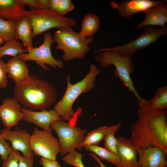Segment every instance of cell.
I'll return each instance as SVG.
<instances>
[{
  "label": "cell",
  "instance_id": "6da1fadb",
  "mask_svg": "<svg viewBox=\"0 0 167 167\" xmlns=\"http://www.w3.org/2000/svg\"><path fill=\"white\" fill-rule=\"evenodd\" d=\"M138 118L131 127L130 139L137 148L157 146L167 154V111L139 107Z\"/></svg>",
  "mask_w": 167,
  "mask_h": 167
},
{
  "label": "cell",
  "instance_id": "7a4b0ae2",
  "mask_svg": "<svg viewBox=\"0 0 167 167\" xmlns=\"http://www.w3.org/2000/svg\"><path fill=\"white\" fill-rule=\"evenodd\" d=\"M13 92L14 97L24 108L32 111L47 109L54 105L57 97L53 85L34 75L15 84Z\"/></svg>",
  "mask_w": 167,
  "mask_h": 167
},
{
  "label": "cell",
  "instance_id": "3957f363",
  "mask_svg": "<svg viewBox=\"0 0 167 167\" xmlns=\"http://www.w3.org/2000/svg\"><path fill=\"white\" fill-rule=\"evenodd\" d=\"M100 70L94 64H92L89 72L81 80L72 84L70 76L66 77L67 86L65 92L61 99L54 105L53 109L63 120H76V116L74 111L73 105L80 95L92 89L94 87Z\"/></svg>",
  "mask_w": 167,
  "mask_h": 167
},
{
  "label": "cell",
  "instance_id": "277c9868",
  "mask_svg": "<svg viewBox=\"0 0 167 167\" xmlns=\"http://www.w3.org/2000/svg\"><path fill=\"white\" fill-rule=\"evenodd\" d=\"M94 59L103 68L114 66L115 68V76L122 82L130 92L134 95L138 106L143 104L144 99L135 89L131 76V74L135 71L132 56L122 55L113 51H106L95 54Z\"/></svg>",
  "mask_w": 167,
  "mask_h": 167
},
{
  "label": "cell",
  "instance_id": "5b68a950",
  "mask_svg": "<svg viewBox=\"0 0 167 167\" xmlns=\"http://www.w3.org/2000/svg\"><path fill=\"white\" fill-rule=\"evenodd\" d=\"M53 37L57 43L55 49L63 51L62 58L66 62L84 58L90 49L89 45L94 40L92 37H82L69 27L58 29Z\"/></svg>",
  "mask_w": 167,
  "mask_h": 167
},
{
  "label": "cell",
  "instance_id": "8992f818",
  "mask_svg": "<svg viewBox=\"0 0 167 167\" xmlns=\"http://www.w3.org/2000/svg\"><path fill=\"white\" fill-rule=\"evenodd\" d=\"M30 11L28 18L33 37L52 28L72 27L77 24L74 18L60 15L48 10L31 9Z\"/></svg>",
  "mask_w": 167,
  "mask_h": 167
},
{
  "label": "cell",
  "instance_id": "52a82bcc",
  "mask_svg": "<svg viewBox=\"0 0 167 167\" xmlns=\"http://www.w3.org/2000/svg\"><path fill=\"white\" fill-rule=\"evenodd\" d=\"M167 35L166 26L160 29L155 27L148 26L144 27L142 33L137 38L123 45L113 47L96 49L94 54L106 51H113L120 55L131 56L138 50L144 48L156 41L160 37Z\"/></svg>",
  "mask_w": 167,
  "mask_h": 167
},
{
  "label": "cell",
  "instance_id": "ba28073f",
  "mask_svg": "<svg viewBox=\"0 0 167 167\" xmlns=\"http://www.w3.org/2000/svg\"><path fill=\"white\" fill-rule=\"evenodd\" d=\"M51 128L57 135L62 156L77 149L87 133L86 130L79 128L74 123H67L63 120L54 122Z\"/></svg>",
  "mask_w": 167,
  "mask_h": 167
},
{
  "label": "cell",
  "instance_id": "9c48e42d",
  "mask_svg": "<svg viewBox=\"0 0 167 167\" xmlns=\"http://www.w3.org/2000/svg\"><path fill=\"white\" fill-rule=\"evenodd\" d=\"M43 41L38 47H33L26 52L19 54L18 56L26 62L28 61H35L44 70L49 71L48 65L54 68L63 69L64 65L60 59H56L52 55L51 51L52 44L54 43L51 33L49 32L45 33Z\"/></svg>",
  "mask_w": 167,
  "mask_h": 167
},
{
  "label": "cell",
  "instance_id": "30bf717a",
  "mask_svg": "<svg viewBox=\"0 0 167 167\" xmlns=\"http://www.w3.org/2000/svg\"><path fill=\"white\" fill-rule=\"evenodd\" d=\"M30 148L34 154L53 160L61 151L58 139L52 134L35 128L30 140Z\"/></svg>",
  "mask_w": 167,
  "mask_h": 167
},
{
  "label": "cell",
  "instance_id": "8fae6325",
  "mask_svg": "<svg viewBox=\"0 0 167 167\" xmlns=\"http://www.w3.org/2000/svg\"><path fill=\"white\" fill-rule=\"evenodd\" d=\"M166 0H126L117 2L113 0L110 4L113 9L117 11L121 17L130 19L137 13H144L150 8L166 4Z\"/></svg>",
  "mask_w": 167,
  "mask_h": 167
},
{
  "label": "cell",
  "instance_id": "7c38bea8",
  "mask_svg": "<svg viewBox=\"0 0 167 167\" xmlns=\"http://www.w3.org/2000/svg\"><path fill=\"white\" fill-rule=\"evenodd\" d=\"M0 135L10 142L14 150L20 151L24 157L34 159V154L30 145L31 135L27 131L18 127L13 131L5 128L2 130Z\"/></svg>",
  "mask_w": 167,
  "mask_h": 167
},
{
  "label": "cell",
  "instance_id": "4fadbf2b",
  "mask_svg": "<svg viewBox=\"0 0 167 167\" xmlns=\"http://www.w3.org/2000/svg\"><path fill=\"white\" fill-rule=\"evenodd\" d=\"M23 118L25 122L35 124L43 130L52 133L51 124L55 121L63 120L54 109L39 111L31 110L21 108Z\"/></svg>",
  "mask_w": 167,
  "mask_h": 167
},
{
  "label": "cell",
  "instance_id": "5bb4252c",
  "mask_svg": "<svg viewBox=\"0 0 167 167\" xmlns=\"http://www.w3.org/2000/svg\"><path fill=\"white\" fill-rule=\"evenodd\" d=\"M139 167H167V154L161 148H137Z\"/></svg>",
  "mask_w": 167,
  "mask_h": 167
},
{
  "label": "cell",
  "instance_id": "9a60e30c",
  "mask_svg": "<svg viewBox=\"0 0 167 167\" xmlns=\"http://www.w3.org/2000/svg\"><path fill=\"white\" fill-rule=\"evenodd\" d=\"M20 104L14 97L4 99L0 105V119L6 128L17 126L23 120Z\"/></svg>",
  "mask_w": 167,
  "mask_h": 167
},
{
  "label": "cell",
  "instance_id": "2e32d148",
  "mask_svg": "<svg viewBox=\"0 0 167 167\" xmlns=\"http://www.w3.org/2000/svg\"><path fill=\"white\" fill-rule=\"evenodd\" d=\"M117 139V151L121 162L120 167H139L137 148L130 139L118 136Z\"/></svg>",
  "mask_w": 167,
  "mask_h": 167
},
{
  "label": "cell",
  "instance_id": "e0dca14e",
  "mask_svg": "<svg viewBox=\"0 0 167 167\" xmlns=\"http://www.w3.org/2000/svg\"><path fill=\"white\" fill-rule=\"evenodd\" d=\"M25 6L20 0H0V18L16 22L28 17L30 11L25 10Z\"/></svg>",
  "mask_w": 167,
  "mask_h": 167
},
{
  "label": "cell",
  "instance_id": "ac0fdd59",
  "mask_svg": "<svg viewBox=\"0 0 167 167\" xmlns=\"http://www.w3.org/2000/svg\"><path fill=\"white\" fill-rule=\"evenodd\" d=\"M144 13V19L135 28L139 29L148 26H160L163 27L167 23V6L166 4L150 8Z\"/></svg>",
  "mask_w": 167,
  "mask_h": 167
},
{
  "label": "cell",
  "instance_id": "d6986e66",
  "mask_svg": "<svg viewBox=\"0 0 167 167\" xmlns=\"http://www.w3.org/2000/svg\"><path fill=\"white\" fill-rule=\"evenodd\" d=\"M8 77L19 84L29 76L28 67L23 60L18 56L13 57L6 63Z\"/></svg>",
  "mask_w": 167,
  "mask_h": 167
},
{
  "label": "cell",
  "instance_id": "ffe728a7",
  "mask_svg": "<svg viewBox=\"0 0 167 167\" xmlns=\"http://www.w3.org/2000/svg\"><path fill=\"white\" fill-rule=\"evenodd\" d=\"M33 37L32 27L28 17L23 18L16 22L15 39L21 41L26 50H30L34 47L32 42Z\"/></svg>",
  "mask_w": 167,
  "mask_h": 167
},
{
  "label": "cell",
  "instance_id": "44dd1931",
  "mask_svg": "<svg viewBox=\"0 0 167 167\" xmlns=\"http://www.w3.org/2000/svg\"><path fill=\"white\" fill-rule=\"evenodd\" d=\"M143 105L157 110H163L167 109V86H163L159 87L154 97L149 100H145L142 105L139 107Z\"/></svg>",
  "mask_w": 167,
  "mask_h": 167
},
{
  "label": "cell",
  "instance_id": "7402d4cb",
  "mask_svg": "<svg viewBox=\"0 0 167 167\" xmlns=\"http://www.w3.org/2000/svg\"><path fill=\"white\" fill-rule=\"evenodd\" d=\"M100 21L97 16L92 13L85 15L82 21L81 30L79 32L84 38L92 37L99 29Z\"/></svg>",
  "mask_w": 167,
  "mask_h": 167
},
{
  "label": "cell",
  "instance_id": "603a6c76",
  "mask_svg": "<svg viewBox=\"0 0 167 167\" xmlns=\"http://www.w3.org/2000/svg\"><path fill=\"white\" fill-rule=\"evenodd\" d=\"M87 150L94 153L100 160L110 162L117 167H120L121 162L119 156L98 145H86L84 147Z\"/></svg>",
  "mask_w": 167,
  "mask_h": 167
},
{
  "label": "cell",
  "instance_id": "cb8c5ba5",
  "mask_svg": "<svg viewBox=\"0 0 167 167\" xmlns=\"http://www.w3.org/2000/svg\"><path fill=\"white\" fill-rule=\"evenodd\" d=\"M108 126H102L95 129L88 133L84 137L77 149L80 150L86 145H98L103 140Z\"/></svg>",
  "mask_w": 167,
  "mask_h": 167
},
{
  "label": "cell",
  "instance_id": "d4e9b609",
  "mask_svg": "<svg viewBox=\"0 0 167 167\" xmlns=\"http://www.w3.org/2000/svg\"><path fill=\"white\" fill-rule=\"evenodd\" d=\"M121 125V123L119 122L115 125L108 126L103 139L104 148L118 156L117 139L115 137V134L118 131Z\"/></svg>",
  "mask_w": 167,
  "mask_h": 167
},
{
  "label": "cell",
  "instance_id": "484cf974",
  "mask_svg": "<svg viewBox=\"0 0 167 167\" xmlns=\"http://www.w3.org/2000/svg\"><path fill=\"white\" fill-rule=\"evenodd\" d=\"M26 52L22 44L17 40H12L6 42L2 46H0V59L5 55L15 57L19 54Z\"/></svg>",
  "mask_w": 167,
  "mask_h": 167
},
{
  "label": "cell",
  "instance_id": "4316f807",
  "mask_svg": "<svg viewBox=\"0 0 167 167\" xmlns=\"http://www.w3.org/2000/svg\"><path fill=\"white\" fill-rule=\"evenodd\" d=\"M75 6L71 0H49L48 10L61 16L73 11Z\"/></svg>",
  "mask_w": 167,
  "mask_h": 167
},
{
  "label": "cell",
  "instance_id": "83f0119b",
  "mask_svg": "<svg viewBox=\"0 0 167 167\" xmlns=\"http://www.w3.org/2000/svg\"><path fill=\"white\" fill-rule=\"evenodd\" d=\"M16 23L0 18V37L5 42L15 39Z\"/></svg>",
  "mask_w": 167,
  "mask_h": 167
},
{
  "label": "cell",
  "instance_id": "f1b7e54d",
  "mask_svg": "<svg viewBox=\"0 0 167 167\" xmlns=\"http://www.w3.org/2000/svg\"><path fill=\"white\" fill-rule=\"evenodd\" d=\"M83 155L74 150L63 156L62 160L66 164L75 167H85L82 161Z\"/></svg>",
  "mask_w": 167,
  "mask_h": 167
},
{
  "label": "cell",
  "instance_id": "f546056e",
  "mask_svg": "<svg viewBox=\"0 0 167 167\" xmlns=\"http://www.w3.org/2000/svg\"><path fill=\"white\" fill-rule=\"evenodd\" d=\"M10 144L0 135V156L1 160L4 161L13 151Z\"/></svg>",
  "mask_w": 167,
  "mask_h": 167
},
{
  "label": "cell",
  "instance_id": "4dcf8cb0",
  "mask_svg": "<svg viewBox=\"0 0 167 167\" xmlns=\"http://www.w3.org/2000/svg\"><path fill=\"white\" fill-rule=\"evenodd\" d=\"M20 155L19 151L14 150L3 161L2 167H19V160Z\"/></svg>",
  "mask_w": 167,
  "mask_h": 167
},
{
  "label": "cell",
  "instance_id": "1f68e13d",
  "mask_svg": "<svg viewBox=\"0 0 167 167\" xmlns=\"http://www.w3.org/2000/svg\"><path fill=\"white\" fill-rule=\"evenodd\" d=\"M7 70L6 63L0 59V88H6L8 85L6 76Z\"/></svg>",
  "mask_w": 167,
  "mask_h": 167
},
{
  "label": "cell",
  "instance_id": "d6a6232c",
  "mask_svg": "<svg viewBox=\"0 0 167 167\" xmlns=\"http://www.w3.org/2000/svg\"><path fill=\"white\" fill-rule=\"evenodd\" d=\"M39 162L43 167H62L56 160H50L41 157Z\"/></svg>",
  "mask_w": 167,
  "mask_h": 167
},
{
  "label": "cell",
  "instance_id": "836d02e7",
  "mask_svg": "<svg viewBox=\"0 0 167 167\" xmlns=\"http://www.w3.org/2000/svg\"><path fill=\"white\" fill-rule=\"evenodd\" d=\"M33 159L29 158L20 155L19 158V167H33Z\"/></svg>",
  "mask_w": 167,
  "mask_h": 167
},
{
  "label": "cell",
  "instance_id": "e575fe53",
  "mask_svg": "<svg viewBox=\"0 0 167 167\" xmlns=\"http://www.w3.org/2000/svg\"><path fill=\"white\" fill-rule=\"evenodd\" d=\"M25 5H28L31 9H40L38 0H20Z\"/></svg>",
  "mask_w": 167,
  "mask_h": 167
},
{
  "label": "cell",
  "instance_id": "d590c367",
  "mask_svg": "<svg viewBox=\"0 0 167 167\" xmlns=\"http://www.w3.org/2000/svg\"><path fill=\"white\" fill-rule=\"evenodd\" d=\"M40 9L48 10L49 0H38Z\"/></svg>",
  "mask_w": 167,
  "mask_h": 167
},
{
  "label": "cell",
  "instance_id": "8d00e7d4",
  "mask_svg": "<svg viewBox=\"0 0 167 167\" xmlns=\"http://www.w3.org/2000/svg\"><path fill=\"white\" fill-rule=\"evenodd\" d=\"M89 155L98 163L99 166L96 165L95 167H107L101 162V160L93 153L92 152Z\"/></svg>",
  "mask_w": 167,
  "mask_h": 167
},
{
  "label": "cell",
  "instance_id": "74e56055",
  "mask_svg": "<svg viewBox=\"0 0 167 167\" xmlns=\"http://www.w3.org/2000/svg\"><path fill=\"white\" fill-rule=\"evenodd\" d=\"M4 41V40L3 38L0 37V46Z\"/></svg>",
  "mask_w": 167,
  "mask_h": 167
}]
</instances>
